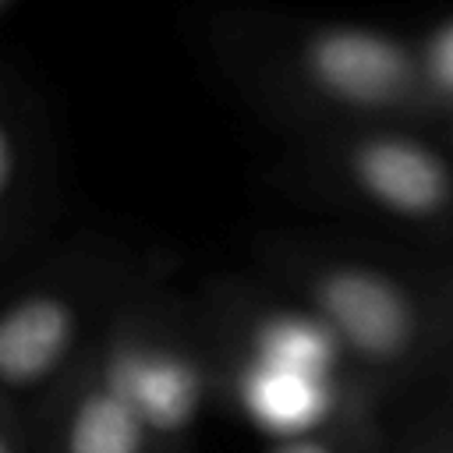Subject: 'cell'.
Wrapping results in <instances>:
<instances>
[{
    "label": "cell",
    "instance_id": "obj_1",
    "mask_svg": "<svg viewBox=\"0 0 453 453\" xmlns=\"http://www.w3.org/2000/svg\"><path fill=\"white\" fill-rule=\"evenodd\" d=\"M230 407L265 442L343 435L375 446L379 396L357 379L336 340L304 304L258 308L216 368Z\"/></svg>",
    "mask_w": 453,
    "mask_h": 453
},
{
    "label": "cell",
    "instance_id": "obj_2",
    "mask_svg": "<svg viewBox=\"0 0 453 453\" xmlns=\"http://www.w3.org/2000/svg\"><path fill=\"white\" fill-rule=\"evenodd\" d=\"M304 308L336 340L357 379L382 396L407 382L432 354V322L418 294L365 262H333L308 276Z\"/></svg>",
    "mask_w": 453,
    "mask_h": 453
},
{
    "label": "cell",
    "instance_id": "obj_3",
    "mask_svg": "<svg viewBox=\"0 0 453 453\" xmlns=\"http://www.w3.org/2000/svg\"><path fill=\"white\" fill-rule=\"evenodd\" d=\"M99 354L134 407L156 453H188L198 421L219 386L216 365L184 336L120 322L99 340Z\"/></svg>",
    "mask_w": 453,
    "mask_h": 453
},
{
    "label": "cell",
    "instance_id": "obj_4",
    "mask_svg": "<svg viewBox=\"0 0 453 453\" xmlns=\"http://www.w3.org/2000/svg\"><path fill=\"white\" fill-rule=\"evenodd\" d=\"M85 301L60 283L11 294L0 304V400L32 414L96 347Z\"/></svg>",
    "mask_w": 453,
    "mask_h": 453
},
{
    "label": "cell",
    "instance_id": "obj_5",
    "mask_svg": "<svg viewBox=\"0 0 453 453\" xmlns=\"http://www.w3.org/2000/svg\"><path fill=\"white\" fill-rule=\"evenodd\" d=\"M28 421L35 453H156L120 382L106 368L99 343Z\"/></svg>",
    "mask_w": 453,
    "mask_h": 453
},
{
    "label": "cell",
    "instance_id": "obj_6",
    "mask_svg": "<svg viewBox=\"0 0 453 453\" xmlns=\"http://www.w3.org/2000/svg\"><path fill=\"white\" fill-rule=\"evenodd\" d=\"M304 67L326 96L361 110L393 103L411 81V53L386 32L361 25H333L311 35Z\"/></svg>",
    "mask_w": 453,
    "mask_h": 453
},
{
    "label": "cell",
    "instance_id": "obj_7",
    "mask_svg": "<svg viewBox=\"0 0 453 453\" xmlns=\"http://www.w3.org/2000/svg\"><path fill=\"white\" fill-rule=\"evenodd\" d=\"M350 173L375 205L403 219L435 216L453 191L446 159L428 145L400 134H379L361 142L354 149Z\"/></svg>",
    "mask_w": 453,
    "mask_h": 453
},
{
    "label": "cell",
    "instance_id": "obj_8",
    "mask_svg": "<svg viewBox=\"0 0 453 453\" xmlns=\"http://www.w3.org/2000/svg\"><path fill=\"white\" fill-rule=\"evenodd\" d=\"M425 71L435 81V88L453 96V18L442 21L425 46Z\"/></svg>",
    "mask_w": 453,
    "mask_h": 453
},
{
    "label": "cell",
    "instance_id": "obj_9",
    "mask_svg": "<svg viewBox=\"0 0 453 453\" xmlns=\"http://www.w3.org/2000/svg\"><path fill=\"white\" fill-rule=\"evenodd\" d=\"M368 449L372 446L343 435H301V439H280L265 446V453H368Z\"/></svg>",
    "mask_w": 453,
    "mask_h": 453
},
{
    "label": "cell",
    "instance_id": "obj_10",
    "mask_svg": "<svg viewBox=\"0 0 453 453\" xmlns=\"http://www.w3.org/2000/svg\"><path fill=\"white\" fill-rule=\"evenodd\" d=\"M0 453H35L28 414L4 400H0Z\"/></svg>",
    "mask_w": 453,
    "mask_h": 453
},
{
    "label": "cell",
    "instance_id": "obj_11",
    "mask_svg": "<svg viewBox=\"0 0 453 453\" xmlns=\"http://www.w3.org/2000/svg\"><path fill=\"white\" fill-rule=\"evenodd\" d=\"M393 453H453V428L446 425H421L414 432H407Z\"/></svg>",
    "mask_w": 453,
    "mask_h": 453
},
{
    "label": "cell",
    "instance_id": "obj_12",
    "mask_svg": "<svg viewBox=\"0 0 453 453\" xmlns=\"http://www.w3.org/2000/svg\"><path fill=\"white\" fill-rule=\"evenodd\" d=\"M11 177H14V149H11V134H7V127L0 124V195L7 191Z\"/></svg>",
    "mask_w": 453,
    "mask_h": 453
},
{
    "label": "cell",
    "instance_id": "obj_13",
    "mask_svg": "<svg viewBox=\"0 0 453 453\" xmlns=\"http://www.w3.org/2000/svg\"><path fill=\"white\" fill-rule=\"evenodd\" d=\"M0 4H4V0H0Z\"/></svg>",
    "mask_w": 453,
    "mask_h": 453
}]
</instances>
